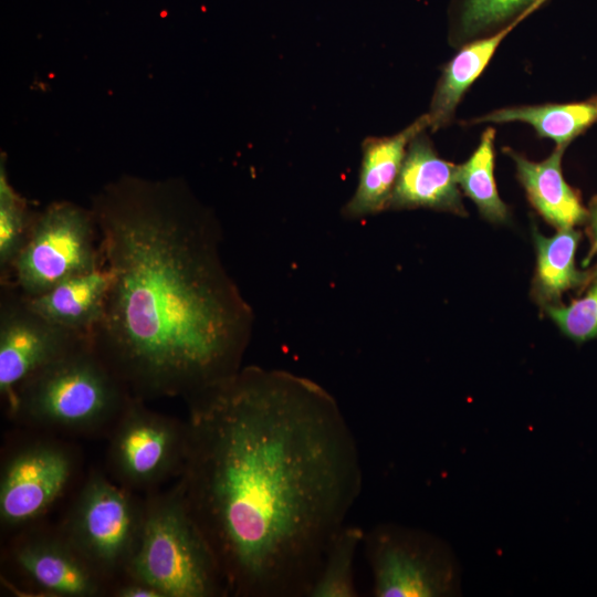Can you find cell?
<instances>
[{"label":"cell","instance_id":"7","mask_svg":"<svg viewBox=\"0 0 597 597\" xmlns=\"http://www.w3.org/2000/svg\"><path fill=\"white\" fill-rule=\"evenodd\" d=\"M363 547L375 597H441L457 593L458 569L450 549L425 531L378 524L365 532Z\"/></svg>","mask_w":597,"mask_h":597},{"label":"cell","instance_id":"14","mask_svg":"<svg viewBox=\"0 0 597 597\" xmlns=\"http://www.w3.org/2000/svg\"><path fill=\"white\" fill-rule=\"evenodd\" d=\"M109 282V271L103 264L67 277L40 295L24 298L48 321L90 336L102 316Z\"/></svg>","mask_w":597,"mask_h":597},{"label":"cell","instance_id":"22","mask_svg":"<svg viewBox=\"0 0 597 597\" xmlns=\"http://www.w3.org/2000/svg\"><path fill=\"white\" fill-rule=\"evenodd\" d=\"M537 0H454L453 20L460 38L503 28Z\"/></svg>","mask_w":597,"mask_h":597},{"label":"cell","instance_id":"1","mask_svg":"<svg viewBox=\"0 0 597 597\" xmlns=\"http://www.w3.org/2000/svg\"><path fill=\"white\" fill-rule=\"evenodd\" d=\"M187 405L176 485L228 595L307 597L362 491L359 450L337 401L310 378L248 366Z\"/></svg>","mask_w":597,"mask_h":597},{"label":"cell","instance_id":"6","mask_svg":"<svg viewBox=\"0 0 597 597\" xmlns=\"http://www.w3.org/2000/svg\"><path fill=\"white\" fill-rule=\"evenodd\" d=\"M102 265L100 232L92 209L66 200L54 201L36 211L30 235L3 283L33 297L67 277Z\"/></svg>","mask_w":597,"mask_h":597},{"label":"cell","instance_id":"16","mask_svg":"<svg viewBox=\"0 0 597 597\" xmlns=\"http://www.w3.org/2000/svg\"><path fill=\"white\" fill-rule=\"evenodd\" d=\"M546 1L537 0L498 32L467 44L453 56L443 69L432 97L428 113L431 128L438 129L449 123L462 95L485 69L503 39Z\"/></svg>","mask_w":597,"mask_h":597},{"label":"cell","instance_id":"15","mask_svg":"<svg viewBox=\"0 0 597 597\" xmlns=\"http://www.w3.org/2000/svg\"><path fill=\"white\" fill-rule=\"evenodd\" d=\"M564 150L565 147L557 146L548 158L538 163L507 150L515 161L517 177L528 200L546 221L558 229L574 228L588 219V210L563 177L561 163Z\"/></svg>","mask_w":597,"mask_h":597},{"label":"cell","instance_id":"3","mask_svg":"<svg viewBox=\"0 0 597 597\" xmlns=\"http://www.w3.org/2000/svg\"><path fill=\"white\" fill-rule=\"evenodd\" d=\"M132 398L88 338L27 378L8 409L31 428L87 434L109 432Z\"/></svg>","mask_w":597,"mask_h":597},{"label":"cell","instance_id":"17","mask_svg":"<svg viewBox=\"0 0 597 597\" xmlns=\"http://www.w3.org/2000/svg\"><path fill=\"white\" fill-rule=\"evenodd\" d=\"M536 270L533 293L543 305L559 304L562 294L584 285L590 277L588 272L576 268L575 256L580 233L574 228L558 229L552 237L534 231Z\"/></svg>","mask_w":597,"mask_h":597},{"label":"cell","instance_id":"19","mask_svg":"<svg viewBox=\"0 0 597 597\" xmlns=\"http://www.w3.org/2000/svg\"><path fill=\"white\" fill-rule=\"evenodd\" d=\"M365 531L344 524L329 541L307 597H357L355 582L356 553Z\"/></svg>","mask_w":597,"mask_h":597},{"label":"cell","instance_id":"24","mask_svg":"<svg viewBox=\"0 0 597 597\" xmlns=\"http://www.w3.org/2000/svg\"><path fill=\"white\" fill-rule=\"evenodd\" d=\"M112 593L116 597H163L156 588L129 577L115 583Z\"/></svg>","mask_w":597,"mask_h":597},{"label":"cell","instance_id":"12","mask_svg":"<svg viewBox=\"0 0 597 597\" xmlns=\"http://www.w3.org/2000/svg\"><path fill=\"white\" fill-rule=\"evenodd\" d=\"M430 208L465 216L457 181V166L438 156L429 138L416 136L408 145L389 208Z\"/></svg>","mask_w":597,"mask_h":597},{"label":"cell","instance_id":"23","mask_svg":"<svg viewBox=\"0 0 597 597\" xmlns=\"http://www.w3.org/2000/svg\"><path fill=\"white\" fill-rule=\"evenodd\" d=\"M559 331L576 343L597 338V273L586 293L567 305L544 307Z\"/></svg>","mask_w":597,"mask_h":597},{"label":"cell","instance_id":"20","mask_svg":"<svg viewBox=\"0 0 597 597\" xmlns=\"http://www.w3.org/2000/svg\"><path fill=\"white\" fill-rule=\"evenodd\" d=\"M494 138L493 128L483 132L471 157L457 166V181L486 220L501 223L507 219L509 209L499 196L494 179Z\"/></svg>","mask_w":597,"mask_h":597},{"label":"cell","instance_id":"13","mask_svg":"<svg viewBox=\"0 0 597 597\" xmlns=\"http://www.w3.org/2000/svg\"><path fill=\"white\" fill-rule=\"evenodd\" d=\"M428 127L427 113L396 135L364 140L358 184L343 209L345 217L358 219L389 208L408 145Z\"/></svg>","mask_w":597,"mask_h":597},{"label":"cell","instance_id":"18","mask_svg":"<svg viewBox=\"0 0 597 597\" xmlns=\"http://www.w3.org/2000/svg\"><path fill=\"white\" fill-rule=\"evenodd\" d=\"M472 122L527 123L541 137L553 139L557 146L566 148L569 142L597 123V96L576 103L496 109Z\"/></svg>","mask_w":597,"mask_h":597},{"label":"cell","instance_id":"9","mask_svg":"<svg viewBox=\"0 0 597 597\" xmlns=\"http://www.w3.org/2000/svg\"><path fill=\"white\" fill-rule=\"evenodd\" d=\"M77 469L66 443L39 438L18 446L3 461L0 474V521L19 530L40 519L64 494Z\"/></svg>","mask_w":597,"mask_h":597},{"label":"cell","instance_id":"11","mask_svg":"<svg viewBox=\"0 0 597 597\" xmlns=\"http://www.w3.org/2000/svg\"><path fill=\"white\" fill-rule=\"evenodd\" d=\"M17 570L46 596L96 597L108 585L57 528L21 533L10 549Z\"/></svg>","mask_w":597,"mask_h":597},{"label":"cell","instance_id":"5","mask_svg":"<svg viewBox=\"0 0 597 597\" xmlns=\"http://www.w3.org/2000/svg\"><path fill=\"white\" fill-rule=\"evenodd\" d=\"M144 520L145 501L94 471L59 530L109 586L126 575L140 542Z\"/></svg>","mask_w":597,"mask_h":597},{"label":"cell","instance_id":"10","mask_svg":"<svg viewBox=\"0 0 597 597\" xmlns=\"http://www.w3.org/2000/svg\"><path fill=\"white\" fill-rule=\"evenodd\" d=\"M88 338L48 321L12 284L1 283L0 396L7 407L27 378Z\"/></svg>","mask_w":597,"mask_h":597},{"label":"cell","instance_id":"2","mask_svg":"<svg viewBox=\"0 0 597 597\" xmlns=\"http://www.w3.org/2000/svg\"><path fill=\"white\" fill-rule=\"evenodd\" d=\"M111 282L90 339L130 395L186 401L242 368L253 312L213 212L180 178L123 175L92 198Z\"/></svg>","mask_w":597,"mask_h":597},{"label":"cell","instance_id":"8","mask_svg":"<svg viewBox=\"0 0 597 597\" xmlns=\"http://www.w3.org/2000/svg\"><path fill=\"white\" fill-rule=\"evenodd\" d=\"M109 433L107 464L115 481L132 491H154L182 471L188 425L133 397Z\"/></svg>","mask_w":597,"mask_h":597},{"label":"cell","instance_id":"25","mask_svg":"<svg viewBox=\"0 0 597 597\" xmlns=\"http://www.w3.org/2000/svg\"><path fill=\"white\" fill-rule=\"evenodd\" d=\"M587 221L589 222V233L591 238V253L590 254L597 255V198H595L590 203ZM595 273H597V266H596Z\"/></svg>","mask_w":597,"mask_h":597},{"label":"cell","instance_id":"21","mask_svg":"<svg viewBox=\"0 0 597 597\" xmlns=\"http://www.w3.org/2000/svg\"><path fill=\"white\" fill-rule=\"evenodd\" d=\"M25 198L10 184L6 158L0 163V283L8 281L12 264L25 244L35 218Z\"/></svg>","mask_w":597,"mask_h":597},{"label":"cell","instance_id":"4","mask_svg":"<svg viewBox=\"0 0 597 597\" xmlns=\"http://www.w3.org/2000/svg\"><path fill=\"white\" fill-rule=\"evenodd\" d=\"M124 577L150 585L163 597L228 595L214 554L176 484L145 500L140 542Z\"/></svg>","mask_w":597,"mask_h":597}]
</instances>
